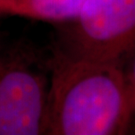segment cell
Wrapping results in <instances>:
<instances>
[{
    "label": "cell",
    "mask_w": 135,
    "mask_h": 135,
    "mask_svg": "<svg viewBox=\"0 0 135 135\" xmlns=\"http://www.w3.org/2000/svg\"><path fill=\"white\" fill-rule=\"evenodd\" d=\"M45 134H129L131 107L123 63L74 57L54 49Z\"/></svg>",
    "instance_id": "1"
},
{
    "label": "cell",
    "mask_w": 135,
    "mask_h": 135,
    "mask_svg": "<svg viewBox=\"0 0 135 135\" xmlns=\"http://www.w3.org/2000/svg\"><path fill=\"white\" fill-rule=\"evenodd\" d=\"M49 58L22 41L0 40V135L45 134Z\"/></svg>",
    "instance_id": "2"
},
{
    "label": "cell",
    "mask_w": 135,
    "mask_h": 135,
    "mask_svg": "<svg viewBox=\"0 0 135 135\" xmlns=\"http://www.w3.org/2000/svg\"><path fill=\"white\" fill-rule=\"evenodd\" d=\"M61 25L54 49L123 63L135 49V0H84L77 17Z\"/></svg>",
    "instance_id": "3"
},
{
    "label": "cell",
    "mask_w": 135,
    "mask_h": 135,
    "mask_svg": "<svg viewBox=\"0 0 135 135\" xmlns=\"http://www.w3.org/2000/svg\"><path fill=\"white\" fill-rule=\"evenodd\" d=\"M84 0H0V16L16 15L30 19L67 23L79 14Z\"/></svg>",
    "instance_id": "4"
},
{
    "label": "cell",
    "mask_w": 135,
    "mask_h": 135,
    "mask_svg": "<svg viewBox=\"0 0 135 135\" xmlns=\"http://www.w3.org/2000/svg\"><path fill=\"white\" fill-rule=\"evenodd\" d=\"M123 72L131 107L129 134H135V49L123 62Z\"/></svg>",
    "instance_id": "5"
}]
</instances>
